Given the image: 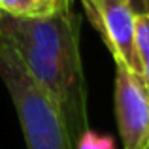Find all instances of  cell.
Wrapping results in <instances>:
<instances>
[{
    "label": "cell",
    "instance_id": "1",
    "mask_svg": "<svg viewBox=\"0 0 149 149\" xmlns=\"http://www.w3.org/2000/svg\"><path fill=\"white\" fill-rule=\"evenodd\" d=\"M0 79L15 106L29 149H76L57 104L29 74L21 58L0 38Z\"/></svg>",
    "mask_w": 149,
    "mask_h": 149
},
{
    "label": "cell",
    "instance_id": "2",
    "mask_svg": "<svg viewBox=\"0 0 149 149\" xmlns=\"http://www.w3.org/2000/svg\"><path fill=\"white\" fill-rule=\"evenodd\" d=\"M2 38V36H0ZM6 40V38H4ZM38 85L57 104L74 146L89 128L87 83L81 58L36 47L23 40H6Z\"/></svg>",
    "mask_w": 149,
    "mask_h": 149
},
{
    "label": "cell",
    "instance_id": "3",
    "mask_svg": "<svg viewBox=\"0 0 149 149\" xmlns=\"http://www.w3.org/2000/svg\"><path fill=\"white\" fill-rule=\"evenodd\" d=\"M81 4L111 57L121 58L136 76L142 77L134 42L136 10L132 0H81Z\"/></svg>",
    "mask_w": 149,
    "mask_h": 149
},
{
    "label": "cell",
    "instance_id": "4",
    "mask_svg": "<svg viewBox=\"0 0 149 149\" xmlns=\"http://www.w3.org/2000/svg\"><path fill=\"white\" fill-rule=\"evenodd\" d=\"M115 61V117L123 149H146L149 143V91L121 58Z\"/></svg>",
    "mask_w": 149,
    "mask_h": 149
},
{
    "label": "cell",
    "instance_id": "5",
    "mask_svg": "<svg viewBox=\"0 0 149 149\" xmlns=\"http://www.w3.org/2000/svg\"><path fill=\"white\" fill-rule=\"evenodd\" d=\"M72 8V0H0V13L23 19L51 17Z\"/></svg>",
    "mask_w": 149,
    "mask_h": 149
},
{
    "label": "cell",
    "instance_id": "6",
    "mask_svg": "<svg viewBox=\"0 0 149 149\" xmlns=\"http://www.w3.org/2000/svg\"><path fill=\"white\" fill-rule=\"evenodd\" d=\"M134 42H136V53L140 61V72L142 79L149 91V13H136V25H134Z\"/></svg>",
    "mask_w": 149,
    "mask_h": 149
},
{
    "label": "cell",
    "instance_id": "7",
    "mask_svg": "<svg viewBox=\"0 0 149 149\" xmlns=\"http://www.w3.org/2000/svg\"><path fill=\"white\" fill-rule=\"evenodd\" d=\"M76 149H117V147L109 136H102L98 132H93L91 128H87L76 142Z\"/></svg>",
    "mask_w": 149,
    "mask_h": 149
},
{
    "label": "cell",
    "instance_id": "8",
    "mask_svg": "<svg viewBox=\"0 0 149 149\" xmlns=\"http://www.w3.org/2000/svg\"><path fill=\"white\" fill-rule=\"evenodd\" d=\"M132 4H134L136 13H142V0H132Z\"/></svg>",
    "mask_w": 149,
    "mask_h": 149
},
{
    "label": "cell",
    "instance_id": "9",
    "mask_svg": "<svg viewBox=\"0 0 149 149\" xmlns=\"http://www.w3.org/2000/svg\"><path fill=\"white\" fill-rule=\"evenodd\" d=\"M142 11L149 13V0H142Z\"/></svg>",
    "mask_w": 149,
    "mask_h": 149
},
{
    "label": "cell",
    "instance_id": "10",
    "mask_svg": "<svg viewBox=\"0 0 149 149\" xmlns=\"http://www.w3.org/2000/svg\"><path fill=\"white\" fill-rule=\"evenodd\" d=\"M146 149H149V143H147V147H146Z\"/></svg>",
    "mask_w": 149,
    "mask_h": 149
}]
</instances>
